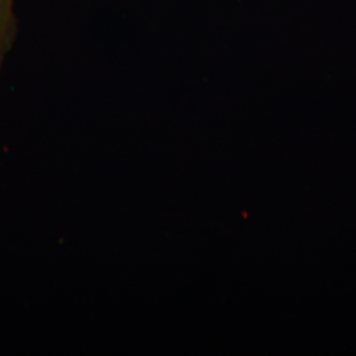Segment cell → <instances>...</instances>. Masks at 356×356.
I'll list each match as a JSON object with an SVG mask.
<instances>
[{
	"label": "cell",
	"instance_id": "cell-1",
	"mask_svg": "<svg viewBox=\"0 0 356 356\" xmlns=\"http://www.w3.org/2000/svg\"><path fill=\"white\" fill-rule=\"evenodd\" d=\"M14 0H0V70L7 55L13 49L16 37V18L13 13Z\"/></svg>",
	"mask_w": 356,
	"mask_h": 356
}]
</instances>
